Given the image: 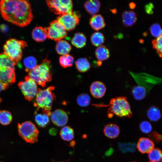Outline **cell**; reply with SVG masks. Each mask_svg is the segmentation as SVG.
I'll return each mask as SVG.
<instances>
[{
    "instance_id": "obj_37",
    "label": "cell",
    "mask_w": 162,
    "mask_h": 162,
    "mask_svg": "<svg viewBox=\"0 0 162 162\" xmlns=\"http://www.w3.org/2000/svg\"><path fill=\"white\" fill-rule=\"evenodd\" d=\"M140 128L142 132L145 134L150 133L152 130V126L151 123L146 121L142 122L140 124Z\"/></svg>"
},
{
    "instance_id": "obj_42",
    "label": "cell",
    "mask_w": 162,
    "mask_h": 162,
    "mask_svg": "<svg viewBox=\"0 0 162 162\" xmlns=\"http://www.w3.org/2000/svg\"><path fill=\"white\" fill-rule=\"evenodd\" d=\"M130 8L131 9H134L136 7L135 4L133 2H131L129 4Z\"/></svg>"
},
{
    "instance_id": "obj_14",
    "label": "cell",
    "mask_w": 162,
    "mask_h": 162,
    "mask_svg": "<svg viewBox=\"0 0 162 162\" xmlns=\"http://www.w3.org/2000/svg\"><path fill=\"white\" fill-rule=\"evenodd\" d=\"M154 144L152 140L146 137H142L139 140L136 147L142 153H147L154 147Z\"/></svg>"
},
{
    "instance_id": "obj_33",
    "label": "cell",
    "mask_w": 162,
    "mask_h": 162,
    "mask_svg": "<svg viewBox=\"0 0 162 162\" xmlns=\"http://www.w3.org/2000/svg\"><path fill=\"white\" fill-rule=\"evenodd\" d=\"M76 101L77 104L80 106L85 107L89 105L91 98L88 94L86 93H82L77 96Z\"/></svg>"
},
{
    "instance_id": "obj_41",
    "label": "cell",
    "mask_w": 162,
    "mask_h": 162,
    "mask_svg": "<svg viewBox=\"0 0 162 162\" xmlns=\"http://www.w3.org/2000/svg\"><path fill=\"white\" fill-rule=\"evenodd\" d=\"M8 86L0 82V92L7 88Z\"/></svg>"
},
{
    "instance_id": "obj_45",
    "label": "cell",
    "mask_w": 162,
    "mask_h": 162,
    "mask_svg": "<svg viewBox=\"0 0 162 162\" xmlns=\"http://www.w3.org/2000/svg\"></svg>"
},
{
    "instance_id": "obj_36",
    "label": "cell",
    "mask_w": 162,
    "mask_h": 162,
    "mask_svg": "<svg viewBox=\"0 0 162 162\" xmlns=\"http://www.w3.org/2000/svg\"><path fill=\"white\" fill-rule=\"evenodd\" d=\"M150 30L153 36L158 38L162 35V30L160 25L158 23L153 24L150 26Z\"/></svg>"
},
{
    "instance_id": "obj_30",
    "label": "cell",
    "mask_w": 162,
    "mask_h": 162,
    "mask_svg": "<svg viewBox=\"0 0 162 162\" xmlns=\"http://www.w3.org/2000/svg\"><path fill=\"white\" fill-rule=\"evenodd\" d=\"M105 38L102 33L99 32L93 33L91 37V41L92 44L97 46H101L104 41Z\"/></svg>"
},
{
    "instance_id": "obj_32",
    "label": "cell",
    "mask_w": 162,
    "mask_h": 162,
    "mask_svg": "<svg viewBox=\"0 0 162 162\" xmlns=\"http://www.w3.org/2000/svg\"><path fill=\"white\" fill-rule=\"evenodd\" d=\"M12 119L11 113L6 110L0 111V123L2 125H6L9 124Z\"/></svg>"
},
{
    "instance_id": "obj_6",
    "label": "cell",
    "mask_w": 162,
    "mask_h": 162,
    "mask_svg": "<svg viewBox=\"0 0 162 162\" xmlns=\"http://www.w3.org/2000/svg\"><path fill=\"white\" fill-rule=\"evenodd\" d=\"M18 129L19 135L26 142L32 144L38 141L39 131L31 122L28 121L18 123Z\"/></svg>"
},
{
    "instance_id": "obj_44",
    "label": "cell",
    "mask_w": 162,
    "mask_h": 162,
    "mask_svg": "<svg viewBox=\"0 0 162 162\" xmlns=\"http://www.w3.org/2000/svg\"><path fill=\"white\" fill-rule=\"evenodd\" d=\"M136 162L134 161V162Z\"/></svg>"
},
{
    "instance_id": "obj_20",
    "label": "cell",
    "mask_w": 162,
    "mask_h": 162,
    "mask_svg": "<svg viewBox=\"0 0 162 162\" xmlns=\"http://www.w3.org/2000/svg\"><path fill=\"white\" fill-rule=\"evenodd\" d=\"M95 54L98 61L101 62L107 59L110 55L109 49L103 45L98 46L95 50Z\"/></svg>"
},
{
    "instance_id": "obj_31",
    "label": "cell",
    "mask_w": 162,
    "mask_h": 162,
    "mask_svg": "<svg viewBox=\"0 0 162 162\" xmlns=\"http://www.w3.org/2000/svg\"><path fill=\"white\" fill-rule=\"evenodd\" d=\"M23 63L25 68V70L29 72L34 68L37 65V62L36 58L32 56L26 58L23 60Z\"/></svg>"
},
{
    "instance_id": "obj_11",
    "label": "cell",
    "mask_w": 162,
    "mask_h": 162,
    "mask_svg": "<svg viewBox=\"0 0 162 162\" xmlns=\"http://www.w3.org/2000/svg\"><path fill=\"white\" fill-rule=\"evenodd\" d=\"M15 81V68L6 67L0 68V82L8 86Z\"/></svg>"
},
{
    "instance_id": "obj_3",
    "label": "cell",
    "mask_w": 162,
    "mask_h": 162,
    "mask_svg": "<svg viewBox=\"0 0 162 162\" xmlns=\"http://www.w3.org/2000/svg\"><path fill=\"white\" fill-rule=\"evenodd\" d=\"M54 87L50 86L44 89L39 88L35 97L34 105L37 107V110L41 109L42 112L50 116L52 112V107L56 99L53 91Z\"/></svg>"
},
{
    "instance_id": "obj_27",
    "label": "cell",
    "mask_w": 162,
    "mask_h": 162,
    "mask_svg": "<svg viewBox=\"0 0 162 162\" xmlns=\"http://www.w3.org/2000/svg\"><path fill=\"white\" fill-rule=\"evenodd\" d=\"M60 133L61 138L65 141L71 140L74 137V130L69 126H65L62 128Z\"/></svg>"
},
{
    "instance_id": "obj_8",
    "label": "cell",
    "mask_w": 162,
    "mask_h": 162,
    "mask_svg": "<svg viewBox=\"0 0 162 162\" xmlns=\"http://www.w3.org/2000/svg\"><path fill=\"white\" fill-rule=\"evenodd\" d=\"M18 86L25 98L29 101L36 97L39 89L36 83L28 76L25 77L24 80L20 82Z\"/></svg>"
},
{
    "instance_id": "obj_26",
    "label": "cell",
    "mask_w": 162,
    "mask_h": 162,
    "mask_svg": "<svg viewBox=\"0 0 162 162\" xmlns=\"http://www.w3.org/2000/svg\"><path fill=\"white\" fill-rule=\"evenodd\" d=\"M75 65L78 71L81 72L88 71L90 68L89 62L87 58H84L77 59L75 62Z\"/></svg>"
},
{
    "instance_id": "obj_19",
    "label": "cell",
    "mask_w": 162,
    "mask_h": 162,
    "mask_svg": "<svg viewBox=\"0 0 162 162\" xmlns=\"http://www.w3.org/2000/svg\"><path fill=\"white\" fill-rule=\"evenodd\" d=\"M100 6V2L97 0H89L86 1L84 4L86 10L93 16L96 14L98 12Z\"/></svg>"
},
{
    "instance_id": "obj_12",
    "label": "cell",
    "mask_w": 162,
    "mask_h": 162,
    "mask_svg": "<svg viewBox=\"0 0 162 162\" xmlns=\"http://www.w3.org/2000/svg\"><path fill=\"white\" fill-rule=\"evenodd\" d=\"M51 119L55 125L62 127L66 125L68 122V117L66 112L61 109H57L52 112Z\"/></svg>"
},
{
    "instance_id": "obj_2",
    "label": "cell",
    "mask_w": 162,
    "mask_h": 162,
    "mask_svg": "<svg viewBox=\"0 0 162 162\" xmlns=\"http://www.w3.org/2000/svg\"><path fill=\"white\" fill-rule=\"evenodd\" d=\"M51 62L47 58L44 59L42 63L28 72V76L36 84L42 87L46 86L47 82L52 79L50 68Z\"/></svg>"
},
{
    "instance_id": "obj_21",
    "label": "cell",
    "mask_w": 162,
    "mask_h": 162,
    "mask_svg": "<svg viewBox=\"0 0 162 162\" xmlns=\"http://www.w3.org/2000/svg\"><path fill=\"white\" fill-rule=\"evenodd\" d=\"M71 49V46L69 44L67 41L63 40L58 41L56 47L57 52L62 55L68 54Z\"/></svg>"
},
{
    "instance_id": "obj_9",
    "label": "cell",
    "mask_w": 162,
    "mask_h": 162,
    "mask_svg": "<svg viewBox=\"0 0 162 162\" xmlns=\"http://www.w3.org/2000/svg\"><path fill=\"white\" fill-rule=\"evenodd\" d=\"M46 29L47 38L57 42L62 40L67 35L65 28L57 20L52 21Z\"/></svg>"
},
{
    "instance_id": "obj_1",
    "label": "cell",
    "mask_w": 162,
    "mask_h": 162,
    "mask_svg": "<svg viewBox=\"0 0 162 162\" xmlns=\"http://www.w3.org/2000/svg\"><path fill=\"white\" fill-rule=\"evenodd\" d=\"M0 12L6 21L20 27L29 24L33 18L30 2L24 0H2Z\"/></svg>"
},
{
    "instance_id": "obj_34",
    "label": "cell",
    "mask_w": 162,
    "mask_h": 162,
    "mask_svg": "<svg viewBox=\"0 0 162 162\" xmlns=\"http://www.w3.org/2000/svg\"><path fill=\"white\" fill-rule=\"evenodd\" d=\"M119 150L123 153L134 152L136 150V145L135 143H118Z\"/></svg>"
},
{
    "instance_id": "obj_29",
    "label": "cell",
    "mask_w": 162,
    "mask_h": 162,
    "mask_svg": "<svg viewBox=\"0 0 162 162\" xmlns=\"http://www.w3.org/2000/svg\"><path fill=\"white\" fill-rule=\"evenodd\" d=\"M148 154L150 162H160L162 159V152L158 148H154Z\"/></svg>"
},
{
    "instance_id": "obj_23",
    "label": "cell",
    "mask_w": 162,
    "mask_h": 162,
    "mask_svg": "<svg viewBox=\"0 0 162 162\" xmlns=\"http://www.w3.org/2000/svg\"><path fill=\"white\" fill-rule=\"evenodd\" d=\"M49 116L47 114L43 112L41 113L35 112V121L39 127L44 128L50 122Z\"/></svg>"
},
{
    "instance_id": "obj_38",
    "label": "cell",
    "mask_w": 162,
    "mask_h": 162,
    "mask_svg": "<svg viewBox=\"0 0 162 162\" xmlns=\"http://www.w3.org/2000/svg\"><path fill=\"white\" fill-rule=\"evenodd\" d=\"M149 136L151 139L157 142H159L162 139L161 135L155 131L150 134Z\"/></svg>"
},
{
    "instance_id": "obj_16",
    "label": "cell",
    "mask_w": 162,
    "mask_h": 162,
    "mask_svg": "<svg viewBox=\"0 0 162 162\" xmlns=\"http://www.w3.org/2000/svg\"><path fill=\"white\" fill-rule=\"evenodd\" d=\"M120 132L119 127L116 124L110 123L106 125L104 129V135L107 137L111 139L116 138Z\"/></svg>"
},
{
    "instance_id": "obj_28",
    "label": "cell",
    "mask_w": 162,
    "mask_h": 162,
    "mask_svg": "<svg viewBox=\"0 0 162 162\" xmlns=\"http://www.w3.org/2000/svg\"><path fill=\"white\" fill-rule=\"evenodd\" d=\"M59 62L62 67L66 68L73 65L74 59L71 56L67 54L60 56L59 58Z\"/></svg>"
},
{
    "instance_id": "obj_22",
    "label": "cell",
    "mask_w": 162,
    "mask_h": 162,
    "mask_svg": "<svg viewBox=\"0 0 162 162\" xmlns=\"http://www.w3.org/2000/svg\"><path fill=\"white\" fill-rule=\"evenodd\" d=\"M72 44L77 48H81L86 44V38L85 35L81 33H76L71 40Z\"/></svg>"
},
{
    "instance_id": "obj_43",
    "label": "cell",
    "mask_w": 162,
    "mask_h": 162,
    "mask_svg": "<svg viewBox=\"0 0 162 162\" xmlns=\"http://www.w3.org/2000/svg\"><path fill=\"white\" fill-rule=\"evenodd\" d=\"M1 101H2V99L1 98H0V103L1 102Z\"/></svg>"
},
{
    "instance_id": "obj_40",
    "label": "cell",
    "mask_w": 162,
    "mask_h": 162,
    "mask_svg": "<svg viewBox=\"0 0 162 162\" xmlns=\"http://www.w3.org/2000/svg\"><path fill=\"white\" fill-rule=\"evenodd\" d=\"M49 133L50 135L52 136H54L56 134L57 130L55 128H52L49 130Z\"/></svg>"
},
{
    "instance_id": "obj_17",
    "label": "cell",
    "mask_w": 162,
    "mask_h": 162,
    "mask_svg": "<svg viewBox=\"0 0 162 162\" xmlns=\"http://www.w3.org/2000/svg\"><path fill=\"white\" fill-rule=\"evenodd\" d=\"M123 23L125 27L130 26L134 24L137 20L136 13L133 11H125L122 14Z\"/></svg>"
},
{
    "instance_id": "obj_18",
    "label": "cell",
    "mask_w": 162,
    "mask_h": 162,
    "mask_svg": "<svg viewBox=\"0 0 162 162\" xmlns=\"http://www.w3.org/2000/svg\"><path fill=\"white\" fill-rule=\"evenodd\" d=\"M90 24L93 29L98 31L104 28L106 25L103 17L100 14H95L92 17Z\"/></svg>"
},
{
    "instance_id": "obj_39",
    "label": "cell",
    "mask_w": 162,
    "mask_h": 162,
    "mask_svg": "<svg viewBox=\"0 0 162 162\" xmlns=\"http://www.w3.org/2000/svg\"><path fill=\"white\" fill-rule=\"evenodd\" d=\"M154 5L152 3H149L145 5V9L146 12L148 14H152L153 13Z\"/></svg>"
},
{
    "instance_id": "obj_13",
    "label": "cell",
    "mask_w": 162,
    "mask_h": 162,
    "mask_svg": "<svg viewBox=\"0 0 162 162\" xmlns=\"http://www.w3.org/2000/svg\"><path fill=\"white\" fill-rule=\"evenodd\" d=\"M106 91L105 84L102 82L96 81L93 82L90 87V92L94 98H100L104 95Z\"/></svg>"
},
{
    "instance_id": "obj_24",
    "label": "cell",
    "mask_w": 162,
    "mask_h": 162,
    "mask_svg": "<svg viewBox=\"0 0 162 162\" xmlns=\"http://www.w3.org/2000/svg\"><path fill=\"white\" fill-rule=\"evenodd\" d=\"M132 93L136 100H140L145 98L146 94V90L143 86H135L132 88Z\"/></svg>"
},
{
    "instance_id": "obj_10",
    "label": "cell",
    "mask_w": 162,
    "mask_h": 162,
    "mask_svg": "<svg viewBox=\"0 0 162 162\" xmlns=\"http://www.w3.org/2000/svg\"><path fill=\"white\" fill-rule=\"evenodd\" d=\"M79 15L75 12L66 14L58 17L56 20L64 27L66 30L74 29L79 24Z\"/></svg>"
},
{
    "instance_id": "obj_5",
    "label": "cell",
    "mask_w": 162,
    "mask_h": 162,
    "mask_svg": "<svg viewBox=\"0 0 162 162\" xmlns=\"http://www.w3.org/2000/svg\"><path fill=\"white\" fill-rule=\"evenodd\" d=\"M27 46V43L25 41L10 38L4 44L3 53L16 65L22 58L23 49Z\"/></svg>"
},
{
    "instance_id": "obj_4",
    "label": "cell",
    "mask_w": 162,
    "mask_h": 162,
    "mask_svg": "<svg viewBox=\"0 0 162 162\" xmlns=\"http://www.w3.org/2000/svg\"><path fill=\"white\" fill-rule=\"evenodd\" d=\"M110 107L107 110L108 116L113 115L120 117L131 118L133 115L130 105L127 98L119 96L112 98L110 102Z\"/></svg>"
},
{
    "instance_id": "obj_15",
    "label": "cell",
    "mask_w": 162,
    "mask_h": 162,
    "mask_svg": "<svg viewBox=\"0 0 162 162\" xmlns=\"http://www.w3.org/2000/svg\"><path fill=\"white\" fill-rule=\"evenodd\" d=\"M33 39L38 42L45 41L47 38L46 28L41 26H36L33 30L32 33Z\"/></svg>"
},
{
    "instance_id": "obj_25",
    "label": "cell",
    "mask_w": 162,
    "mask_h": 162,
    "mask_svg": "<svg viewBox=\"0 0 162 162\" xmlns=\"http://www.w3.org/2000/svg\"><path fill=\"white\" fill-rule=\"evenodd\" d=\"M147 115L148 118L151 121L157 122L161 117L160 110L157 106H152L148 110Z\"/></svg>"
},
{
    "instance_id": "obj_35",
    "label": "cell",
    "mask_w": 162,
    "mask_h": 162,
    "mask_svg": "<svg viewBox=\"0 0 162 162\" xmlns=\"http://www.w3.org/2000/svg\"><path fill=\"white\" fill-rule=\"evenodd\" d=\"M162 35H161L157 38V39L153 40L152 41L153 48L156 50L160 57L162 56Z\"/></svg>"
},
{
    "instance_id": "obj_7",
    "label": "cell",
    "mask_w": 162,
    "mask_h": 162,
    "mask_svg": "<svg viewBox=\"0 0 162 162\" xmlns=\"http://www.w3.org/2000/svg\"><path fill=\"white\" fill-rule=\"evenodd\" d=\"M46 2L50 10L59 16L73 12L71 0H48Z\"/></svg>"
}]
</instances>
